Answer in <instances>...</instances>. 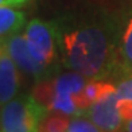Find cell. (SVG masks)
Returning a JSON list of instances; mask_svg holds the SVG:
<instances>
[{
	"label": "cell",
	"mask_w": 132,
	"mask_h": 132,
	"mask_svg": "<svg viewBox=\"0 0 132 132\" xmlns=\"http://www.w3.org/2000/svg\"><path fill=\"white\" fill-rule=\"evenodd\" d=\"M55 20L63 68L88 80L117 77L119 16L100 10Z\"/></svg>",
	"instance_id": "6da1fadb"
},
{
	"label": "cell",
	"mask_w": 132,
	"mask_h": 132,
	"mask_svg": "<svg viewBox=\"0 0 132 132\" xmlns=\"http://www.w3.org/2000/svg\"><path fill=\"white\" fill-rule=\"evenodd\" d=\"M24 38L32 58L42 66L47 77H57L62 66L57 20L34 18L26 24Z\"/></svg>",
	"instance_id": "7a4b0ae2"
},
{
	"label": "cell",
	"mask_w": 132,
	"mask_h": 132,
	"mask_svg": "<svg viewBox=\"0 0 132 132\" xmlns=\"http://www.w3.org/2000/svg\"><path fill=\"white\" fill-rule=\"evenodd\" d=\"M47 108L31 94H20L4 104L0 109L2 132H38Z\"/></svg>",
	"instance_id": "3957f363"
},
{
	"label": "cell",
	"mask_w": 132,
	"mask_h": 132,
	"mask_svg": "<svg viewBox=\"0 0 132 132\" xmlns=\"http://www.w3.org/2000/svg\"><path fill=\"white\" fill-rule=\"evenodd\" d=\"M117 93L113 92L106 97L96 101L84 112L103 132H123L124 119L117 106Z\"/></svg>",
	"instance_id": "277c9868"
},
{
	"label": "cell",
	"mask_w": 132,
	"mask_h": 132,
	"mask_svg": "<svg viewBox=\"0 0 132 132\" xmlns=\"http://www.w3.org/2000/svg\"><path fill=\"white\" fill-rule=\"evenodd\" d=\"M4 49L8 53V55L11 59L15 62L23 74L30 76L35 81V84H38L40 81L49 80L46 71L42 69V66L32 58L31 53L28 50L27 42L24 35L22 34H15L12 37L7 38L4 42Z\"/></svg>",
	"instance_id": "5b68a950"
},
{
	"label": "cell",
	"mask_w": 132,
	"mask_h": 132,
	"mask_svg": "<svg viewBox=\"0 0 132 132\" xmlns=\"http://www.w3.org/2000/svg\"><path fill=\"white\" fill-rule=\"evenodd\" d=\"M119 70L117 77L132 76V8L119 16V42H117Z\"/></svg>",
	"instance_id": "8992f818"
},
{
	"label": "cell",
	"mask_w": 132,
	"mask_h": 132,
	"mask_svg": "<svg viewBox=\"0 0 132 132\" xmlns=\"http://www.w3.org/2000/svg\"><path fill=\"white\" fill-rule=\"evenodd\" d=\"M19 71L20 70L4 49L0 54V106L16 97L20 85Z\"/></svg>",
	"instance_id": "52a82bcc"
},
{
	"label": "cell",
	"mask_w": 132,
	"mask_h": 132,
	"mask_svg": "<svg viewBox=\"0 0 132 132\" xmlns=\"http://www.w3.org/2000/svg\"><path fill=\"white\" fill-rule=\"evenodd\" d=\"M26 24L24 12L15 7H0V40L19 34Z\"/></svg>",
	"instance_id": "ba28073f"
},
{
	"label": "cell",
	"mask_w": 132,
	"mask_h": 132,
	"mask_svg": "<svg viewBox=\"0 0 132 132\" xmlns=\"http://www.w3.org/2000/svg\"><path fill=\"white\" fill-rule=\"evenodd\" d=\"M70 120V115L55 111H47L39 124L38 132H66Z\"/></svg>",
	"instance_id": "9c48e42d"
},
{
	"label": "cell",
	"mask_w": 132,
	"mask_h": 132,
	"mask_svg": "<svg viewBox=\"0 0 132 132\" xmlns=\"http://www.w3.org/2000/svg\"><path fill=\"white\" fill-rule=\"evenodd\" d=\"M66 132H103L89 117L80 115L73 116Z\"/></svg>",
	"instance_id": "30bf717a"
},
{
	"label": "cell",
	"mask_w": 132,
	"mask_h": 132,
	"mask_svg": "<svg viewBox=\"0 0 132 132\" xmlns=\"http://www.w3.org/2000/svg\"><path fill=\"white\" fill-rule=\"evenodd\" d=\"M116 93L120 100H127L132 103V76L120 78L116 84Z\"/></svg>",
	"instance_id": "8fae6325"
},
{
	"label": "cell",
	"mask_w": 132,
	"mask_h": 132,
	"mask_svg": "<svg viewBox=\"0 0 132 132\" xmlns=\"http://www.w3.org/2000/svg\"><path fill=\"white\" fill-rule=\"evenodd\" d=\"M28 0H0V7H20Z\"/></svg>",
	"instance_id": "7c38bea8"
},
{
	"label": "cell",
	"mask_w": 132,
	"mask_h": 132,
	"mask_svg": "<svg viewBox=\"0 0 132 132\" xmlns=\"http://www.w3.org/2000/svg\"><path fill=\"white\" fill-rule=\"evenodd\" d=\"M123 132H132V120H129V121H127L124 124Z\"/></svg>",
	"instance_id": "4fadbf2b"
},
{
	"label": "cell",
	"mask_w": 132,
	"mask_h": 132,
	"mask_svg": "<svg viewBox=\"0 0 132 132\" xmlns=\"http://www.w3.org/2000/svg\"><path fill=\"white\" fill-rule=\"evenodd\" d=\"M4 40H0V54L3 53V50H4V43H3Z\"/></svg>",
	"instance_id": "5bb4252c"
}]
</instances>
